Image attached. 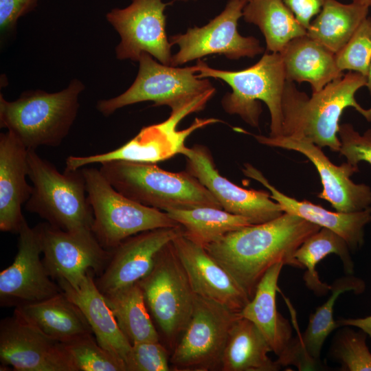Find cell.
I'll list each match as a JSON object with an SVG mask.
<instances>
[{"instance_id":"obj_1","label":"cell","mask_w":371,"mask_h":371,"mask_svg":"<svg viewBox=\"0 0 371 371\" xmlns=\"http://www.w3.org/2000/svg\"><path fill=\"white\" fill-rule=\"evenodd\" d=\"M321 228L284 212L267 222L231 232L204 247L251 300L258 284L273 265L281 262L284 265L302 268L294 257L295 252L308 237Z\"/></svg>"},{"instance_id":"obj_2","label":"cell","mask_w":371,"mask_h":371,"mask_svg":"<svg viewBox=\"0 0 371 371\" xmlns=\"http://www.w3.org/2000/svg\"><path fill=\"white\" fill-rule=\"evenodd\" d=\"M366 85V77L349 71L308 97L286 80L282 98V135L309 141L339 152V120L344 111L354 108L371 122V107L364 109L355 93Z\"/></svg>"},{"instance_id":"obj_3","label":"cell","mask_w":371,"mask_h":371,"mask_svg":"<svg viewBox=\"0 0 371 371\" xmlns=\"http://www.w3.org/2000/svg\"><path fill=\"white\" fill-rule=\"evenodd\" d=\"M99 170L117 191L148 207L164 212L205 206L222 208L213 194L186 170L172 172L155 163L130 161L105 162Z\"/></svg>"},{"instance_id":"obj_4","label":"cell","mask_w":371,"mask_h":371,"mask_svg":"<svg viewBox=\"0 0 371 371\" xmlns=\"http://www.w3.org/2000/svg\"><path fill=\"white\" fill-rule=\"evenodd\" d=\"M82 82L73 80L56 93L29 91L14 101L0 96V126L7 128L27 149L57 147L68 135L79 108Z\"/></svg>"},{"instance_id":"obj_5","label":"cell","mask_w":371,"mask_h":371,"mask_svg":"<svg viewBox=\"0 0 371 371\" xmlns=\"http://www.w3.org/2000/svg\"><path fill=\"white\" fill-rule=\"evenodd\" d=\"M196 66L201 78L221 79L232 89L222 99L224 110L237 114L248 124L258 127L262 109L267 106L270 115V136L282 135V98L286 82L280 53L266 52L254 65L239 71L216 69L199 60Z\"/></svg>"},{"instance_id":"obj_6","label":"cell","mask_w":371,"mask_h":371,"mask_svg":"<svg viewBox=\"0 0 371 371\" xmlns=\"http://www.w3.org/2000/svg\"><path fill=\"white\" fill-rule=\"evenodd\" d=\"M138 61L139 71L132 85L118 96L98 102L96 108L103 115L144 101L167 105L171 112L190 109L194 113L203 109L215 93L207 79L197 76L195 65L179 68L164 65L146 52Z\"/></svg>"},{"instance_id":"obj_7","label":"cell","mask_w":371,"mask_h":371,"mask_svg":"<svg viewBox=\"0 0 371 371\" xmlns=\"http://www.w3.org/2000/svg\"><path fill=\"white\" fill-rule=\"evenodd\" d=\"M27 159L32 190L26 210L64 231L91 230L93 213L82 169L61 173L33 149H27Z\"/></svg>"},{"instance_id":"obj_8","label":"cell","mask_w":371,"mask_h":371,"mask_svg":"<svg viewBox=\"0 0 371 371\" xmlns=\"http://www.w3.org/2000/svg\"><path fill=\"white\" fill-rule=\"evenodd\" d=\"M81 169L93 213L91 231L104 249L112 251L126 238L143 232L180 225L166 212L120 193L99 169L87 166Z\"/></svg>"},{"instance_id":"obj_9","label":"cell","mask_w":371,"mask_h":371,"mask_svg":"<svg viewBox=\"0 0 371 371\" xmlns=\"http://www.w3.org/2000/svg\"><path fill=\"white\" fill-rule=\"evenodd\" d=\"M137 283L149 313L174 348L190 320L196 294L172 242L160 251L152 271Z\"/></svg>"},{"instance_id":"obj_10","label":"cell","mask_w":371,"mask_h":371,"mask_svg":"<svg viewBox=\"0 0 371 371\" xmlns=\"http://www.w3.org/2000/svg\"><path fill=\"white\" fill-rule=\"evenodd\" d=\"M239 313L196 295L190 320L170 358L172 370H221L231 329Z\"/></svg>"},{"instance_id":"obj_11","label":"cell","mask_w":371,"mask_h":371,"mask_svg":"<svg viewBox=\"0 0 371 371\" xmlns=\"http://www.w3.org/2000/svg\"><path fill=\"white\" fill-rule=\"evenodd\" d=\"M245 5L238 0H229L225 9L207 24L171 36L170 43L177 45L179 49L172 56L170 65L177 67L210 54L238 59L262 53L264 48L258 39L243 36L238 32V21L243 16Z\"/></svg>"},{"instance_id":"obj_12","label":"cell","mask_w":371,"mask_h":371,"mask_svg":"<svg viewBox=\"0 0 371 371\" xmlns=\"http://www.w3.org/2000/svg\"><path fill=\"white\" fill-rule=\"evenodd\" d=\"M43 254V261L52 278L76 287L89 271L100 276L112 251L104 249L91 230L67 232L47 222L35 226Z\"/></svg>"},{"instance_id":"obj_13","label":"cell","mask_w":371,"mask_h":371,"mask_svg":"<svg viewBox=\"0 0 371 371\" xmlns=\"http://www.w3.org/2000/svg\"><path fill=\"white\" fill-rule=\"evenodd\" d=\"M192 113L189 109L171 112L167 120L144 127L132 139L113 150L89 156H69L66 159V169L74 170L90 164L112 161L157 164L177 154H181L186 147L185 142L192 132L220 122L215 118H196L190 126L178 131L177 124Z\"/></svg>"},{"instance_id":"obj_14","label":"cell","mask_w":371,"mask_h":371,"mask_svg":"<svg viewBox=\"0 0 371 371\" xmlns=\"http://www.w3.org/2000/svg\"><path fill=\"white\" fill-rule=\"evenodd\" d=\"M168 5L162 0H132L128 6L107 13V21L121 37L116 47L118 59L138 61L146 52L170 65L172 44L166 33L164 14Z\"/></svg>"},{"instance_id":"obj_15","label":"cell","mask_w":371,"mask_h":371,"mask_svg":"<svg viewBox=\"0 0 371 371\" xmlns=\"http://www.w3.org/2000/svg\"><path fill=\"white\" fill-rule=\"evenodd\" d=\"M0 360L17 371H77L63 344L15 311L1 321Z\"/></svg>"},{"instance_id":"obj_16","label":"cell","mask_w":371,"mask_h":371,"mask_svg":"<svg viewBox=\"0 0 371 371\" xmlns=\"http://www.w3.org/2000/svg\"><path fill=\"white\" fill-rule=\"evenodd\" d=\"M181 155L186 158V171L213 194L224 210L244 216L253 225L267 222L284 213L269 192L243 188L223 177L206 147L186 146Z\"/></svg>"},{"instance_id":"obj_17","label":"cell","mask_w":371,"mask_h":371,"mask_svg":"<svg viewBox=\"0 0 371 371\" xmlns=\"http://www.w3.org/2000/svg\"><path fill=\"white\" fill-rule=\"evenodd\" d=\"M18 250L13 262L0 273L1 306H16L49 298L60 292L40 256L42 247L36 229L25 219L18 232Z\"/></svg>"},{"instance_id":"obj_18","label":"cell","mask_w":371,"mask_h":371,"mask_svg":"<svg viewBox=\"0 0 371 371\" xmlns=\"http://www.w3.org/2000/svg\"><path fill=\"white\" fill-rule=\"evenodd\" d=\"M253 136L262 144L295 150L306 156L313 164L321 179L323 188L317 196L329 202L337 212H354L370 207L371 188L364 183H355L350 179L358 172V166L347 161L336 166L321 147L306 139L287 136Z\"/></svg>"},{"instance_id":"obj_19","label":"cell","mask_w":371,"mask_h":371,"mask_svg":"<svg viewBox=\"0 0 371 371\" xmlns=\"http://www.w3.org/2000/svg\"><path fill=\"white\" fill-rule=\"evenodd\" d=\"M184 233L180 225L158 228L132 236L112 250L111 259L95 280L103 294L133 285L153 269L160 251Z\"/></svg>"},{"instance_id":"obj_20","label":"cell","mask_w":371,"mask_h":371,"mask_svg":"<svg viewBox=\"0 0 371 371\" xmlns=\"http://www.w3.org/2000/svg\"><path fill=\"white\" fill-rule=\"evenodd\" d=\"M278 262L265 273L257 285L254 297L239 313L260 331L281 366L293 365L299 370L302 355L299 337L293 338L289 322L277 310L278 282L284 266Z\"/></svg>"},{"instance_id":"obj_21","label":"cell","mask_w":371,"mask_h":371,"mask_svg":"<svg viewBox=\"0 0 371 371\" xmlns=\"http://www.w3.org/2000/svg\"><path fill=\"white\" fill-rule=\"evenodd\" d=\"M196 295L240 313L250 301L228 272L204 247L187 238L184 233L172 241Z\"/></svg>"},{"instance_id":"obj_22","label":"cell","mask_w":371,"mask_h":371,"mask_svg":"<svg viewBox=\"0 0 371 371\" xmlns=\"http://www.w3.org/2000/svg\"><path fill=\"white\" fill-rule=\"evenodd\" d=\"M244 175L253 179L271 193L284 212L297 216L321 227L329 229L341 236L352 251H357L364 243L365 227L371 223V206L354 212H331L308 201H298L273 186L260 171L249 164H245Z\"/></svg>"},{"instance_id":"obj_23","label":"cell","mask_w":371,"mask_h":371,"mask_svg":"<svg viewBox=\"0 0 371 371\" xmlns=\"http://www.w3.org/2000/svg\"><path fill=\"white\" fill-rule=\"evenodd\" d=\"M27 149L10 131L0 135V230L18 234L25 218L21 208L32 186L26 180Z\"/></svg>"},{"instance_id":"obj_24","label":"cell","mask_w":371,"mask_h":371,"mask_svg":"<svg viewBox=\"0 0 371 371\" xmlns=\"http://www.w3.org/2000/svg\"><path fill=\"white\" fill-rule=\"evenodd\" d=\"M94 274L92 271H88L76 287L63 280H58V284L80 308L98 344L125 363L132 345L120 330L104 295L97 287Z\"/></svg>"},{"instance_id":"obj_25","label":"cell","mask_w":371,"mask_h":371,"mask_svg":"<svg viewBox=\"0 0 371 371\" xmlns=\"http://www.w3.org/2000/svg\"><path fill=\"white\" fill-rule=\"evenodd\" d=\"M280 53L286 80L307 82L313 93L344 75L335 54L307 34L291 41Z\"/></svg>"},{"instance_id":"obj_26","label":"cell","mask_w":371,"mask_h":371,"mask_svg":"<svg viewBox=\"0 0 371 371\" xmlns=\"http://www.w3.org/2000/svg\"><path fill=\"white\" fill-rule=\"evenodd\" d=\"M14 311L62 344L93 334L80 308L63 291L42 301L16 306Z\"/></svg>"},{"instance_id":"obj_27","label":"cell","mask_w":371,"mask_h":371,"mask_svg":"<svg viewBox=\"0 0 371 371\" xmlns=\"http://www.w3.org/2000/svg\"><path fill=\"white\" fill-rule=\"evenodd\" d=\"M271 348L250 320L239 316L222 357V371H276L281 366L268 356Z\"/></svg>"},{"instance_id":"obj_28","label":"cell","mask_w":371,"mask_h":371,"mask_svg":"<svg viewBox=\"0 0 371 371\" xmlns=\"http://www.w3.org/2000/svg\"><path fill=\"white\" fill-rule=\"evenodd\" d=\"M365 289L364 281L353 275L337 279L330 285V297L311 315L305 331L298 335L303 370L314 368L326 339L339 327L333 317L334 306L338 296L348 291L360 294Z\"/></svg>"},{"instance_id":"obj_29","label":"cell","mask_w":371,"mask_h":371,"mask_svg":"<svg viewBox=\"0 0 371 371\" xmlns=\"http://www.w3.org/2000/svg\"><path fill=\"white\" fill-rule=\"evenodd\" d=\"M243 17L259 27L269 52H281L291 41L307 33L282 0H251Z\"/></svg>"},{"instance_id":"obj_30","label":"cell","mask_w":371,"mask_h":371,"mask_svg":"<svg viewBox=\"0 0 371 371\" xmlns=\"http://www.w3.org/2000/svg\"><path fill=\"white\" fill-rule=\"evenodd\" d=\"M369 8L351 2L326 0L311 21L306 34L336 54L348 42L361 22L368 16Z\"/></svg>"},{"instance_id":"obj_31","label":"cell","mask_w":371,"mask_h":371,"mask_svg":"<svg viewBox=\"0 0 371 371\" xmlns=\"http://www.w3.org/2000/svg\"><path fill=\"white\" fill-rule=\"evenodd\" d=\"M165 212L183 227L187 238L203 247L231 232L253 225L244 216L214 207L168 209Z\"/></svg>"},{"instance_id":"obj_32","label":"cell","mask_w":371,"mask_h":371,"mask_svg":"<svg viewBox=\"0 0 371 371\" xmlns=\"http://www.w3.org/2000/svg\"><path fill=\"white\" fill-rule=\"evenodd\" d=\"M346 240L333 231L322 227L308 237L297 249L294 257L305 268L303 278L306 286L318 295H326L330 285L321 281L316 265L329 254L337 255L347 275L354 273V262Z\"/></svg>"},{"instance_id":"obj_33","label":"cell","mask_w":371,"mask_h":371,"mask_svg":"<svg viewBox=\"0 0 371 371\" xmlns=\"http://www.w3.org/2000/svg\"><path fill=\"white\" fill-rule=\"evenodd\" d=\"M103 295L120 330L131 345L142 341H159L144 293L137 282Z\"/></svg>"},{"instance_id":"obj_34","label":"cell","mask_w":371,"mask_h":371,"mask_svg":"<svg viewBox=\"0 0 371 371\" xmlns=\"http://www.w3.org/2000/svg\"><path fill=\"white\" fill-rule=\"evenodd\" d=\"M93 335L63 344L77 371H126L124 362L100 346Z\"/></svg>"},{"instance_id":"obj_35","label":"cell","mask_w":371,"mask_h":371,"mask_svg":"<svg viewBox=\"0 0 371 371\" xmlns=\"http://www.w3.org/2000/svg\"><path fill=\"white\" fill-rule=\"evenodd\" d=\"M359 329V328H358ZM367 334L346 326L333 341L331 355L344 371H371V352L366 344Z\"/></svg>"},{"instance_id":"obj_36","label":"cell","mask_w":371,"mask_h":371,"mask_svg":"<svg viewBox=\"0 0 371 371\" xmlns=\"http://www.w3.org/2000/svg\"><path fill=\"white\" fill-rule=\"evenodd\" d=\"M337 65L366 77L371 64V17L359 25L345 46L335 54Z\"/></svg>"},{"instance_id":"obj_37","label":"cell","mask_w":371,"mask_h":371,"mask_svg":"<svg viewBox=\"0 0 371 371\" xmlns=\"http://www.w3.org/2000/svg\"><path fill=\"white\" fill-rule=\"evenodd\" d=\"M170 358L159 341L132 344L126 360V371H170Z\"/></svg>"},{"instance_id":"obj_38","label":"cell","mask_w":371,"mask_h":371,"mask_svg":"<svg viewBox=\"0 0 371 371\" xmlns=\"http://www.w3.org/2000/svg\"><path fill=\"white\" fill-rule=\"evenodd\" d=\"M338 137L339 153L348 163L358 166L360 161H366L371 165V128L361 135L351 124L344 123L339 126Z\"/></svg>"},{"instance_id":"obj_39","label":"cell","mask_w":371,"mask_h":371,"mask_svg":"<svg viewBox=\"0 0 371 371\" xmlns=\"http://www.w3.org/2000/svg\"><path fill=\"white\" fill-rule=\"evenodd\" d=\"M37 0H0V26L1 31L9 30L17 19L30 10Z\"/></svg>"},{"instance_id":"obj_40","label":"cell","mask_w":371,"mask_h":371,"mask_svg":"<svg viewBox=\"0 0 371 371\" xmlns=\"http://www.w3.org/2000/svg\"><path fill=\"white\" fill-rule=\"evenodd\" d=\"M297 20L307 30L312 19L318 14L326 0H282Z\"/></svg>"},{"instance_id":"obj_41","label":"cell","mask_w":371,"mask_h":371,"mask_svg":"<svg viewBox=\"0 0 371 371\" xmlns=\"http://www.w3.org/2000/svg\"><path fill=\"white\" fill-rule=\"evenodd\" d=\"M339 326H349L364 331L371 338V315L362 318H346L336 321Z\"/></svg>"},{"instance_id":"obj_42","label":"cell","mask_w":371,"mask_h":371,"mask_svg":"<svg viewBox=\"0 0 371 371\" xmlns=\"http://www.w3.org/2000/svg\"><path fill=\"white\" fill-rule=\"evenodd\" d=\"M366 87L368 88L370 93L371 94V64L370 65L368 74L366 76Z\"/></svg>"},{"instance_id":"obj_43","label":"cell","mask_w":371,"mask_h":371,"mask_svg":"<svg viewBox=\"0 0 371 371\" xmlns=\"http://www.w3.org/2000/svg\"><path fill=\"white\" fill-rule=\"evenodd\" d=\"M352 1L369 8L371 7V0H352Z\"/></svg>"},{"instance_id":"obj_44","label":"cell","mask_w":371,"mask_h":371,"mask_svg":"<svg viewBox=\"0 0 371 371\" xmlns=\"http://www.w3.org/2000/svg\"><path fill=\"white\" fill-rule=\"evenodd\" d=\"M238 1H242V2L245 3H247V2H249L251 0H238Z\"/></svg>"},{"instance_id":"obj_45","label":"cell","mask_w":371,"mask_h":371,"mask_svg":"<svg viewBox=\"0 0 371 371\" xmlns=\"http://www.w3.org/2000/svg\"><path fill=\"white\" fill-rule=\"evenodd\" d=\"M179 1H190V0H179Z\"/></svg>"}]
</instances>
